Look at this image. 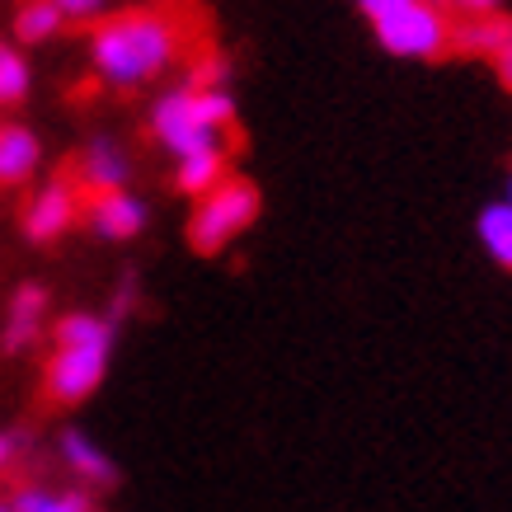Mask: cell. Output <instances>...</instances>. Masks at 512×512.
I'll return each instance as SVG.
<instances>
[{
  "instance_id": "6da1fadb",
  "label": "cell",
  "mask_w": 512,
  "mask_h": 512,
  "mask_svg": "<svg viewBox=\"0 0 512 512\" xmlns=\"http://www.w3.org/2000/svg\"><path fill=\"white\" fill-rule=\"evenodd\" d=\"M184 24L170 10H123L90 33V71L109 90H146L179 62Z\"/></svg>"
},
{
  "instance_id": "7a4b0ae2",
  "label": "cell",
  "mask_w": 512,
  "mask_h": 512,
  "mask_svg": "<svg viewBox=\"0 0 512 512\" xmlns=\"http://www.w3.org/2000/svg\"><path fill=\"white\" fill-rule=\"evenodd\" d=\"M113 343H118V329H113L109 315L94 311H71L52 325V353H47L43 367V395L62 409H76L104 386L113 362Z\"/></svg>"
},
{
  "instance_id": "3957f363",
  "label": "cell",
  "mask_w": 512,
  "mask_h": 512,
  "mask_svg": "<svg viewBox=\"0 0 512 512\" xmlns=\"http://www.w3.org/2000/svg\"><path fill=\"white\" fill-rule=\"evenodd\" d=\"M146 127L160 151H170V160L198 156V151H226L235 132V99L226 85L184 80L151 104Z\"/></svg>"
},
{
  "instance_id": "277c9868",
  "label": "cell",
  "mask_w": 512,
  "mask_h": 512,
  "mask_svg": "<svg viewBox=\"0 0 512 512\" xmlns=\"http://www.w3.org/2000/svg\"><path fill=\"white\" fill-rule=\"evenodd\" d=\"M259 221V188L240 179V174H226L212 193H202L193 202V217H188V245L198 254H221L231 249L240 235Z\"/></svg>"
},
{
  "instance_id": "5b68a950",
  "label": "cell",
  "mask_w": 512,
  "mask_h": 512,
  "mask_svg": "<svg viewBox=\"0 0 512 512\" xmlns=\"http://www.w3.org/2000/svg\"><path fill=\"white\" fill-rule=\"evenodd\" d=\"M372 24L381 47L395 52V57H437L451 43V19L428 0H409V5L372 19Z\"/></svg>"
},
{
  "instance_id": "8992f818",
  "label": "cell",
  "mask_w": 512,
  "mask_h": 512,
  "mask_svg": "<svg viewBox=\"0 0 512 512\" xmlns=\"http://www.w3.org/2000/svg\"><path fill=\"white\" fill-rule=\"evenodd\" d=\"M85 217V202H80L76 179H43L24 198V212H19V231L29 235L33 245H57L80 226Z\"/></svg>"
},
{
  "instance_id": "52a82bcc",
  "label": "cell",
  "mask_w": 512,
  "mask_h": 512,
  "mask_svg": "<svg viewBox=\"0 0 512 512\" xmlns=\"http://www.w3.org/2000/svg\"><path fill=\"white\" fill-rule=\"evenodd\" d=\"M47 315H52V296H47L43 282H19L10 301H5V325H0L5 357H29L43 343Z\"/></svg>"
},
{
  "instance_id": "ba28073f",
  "label": "cell",
  "mask_w": 512,
  "mask_h": 512,
  "mask_svg": "<svg viewBox=\"0 0 512 512\" xmlns=\"http://www.w3.org/2000/svg\"><path fill=\"white\" fill-rule=\"evenodd\" d=\"M85 226H90L99 240H109V245H127V240H137L146 231V202L132 193V188H118V193H99V198L85 202Z\"/></svg>"
},
{
  "instance_id": "9c48e42d",
  "label": "cell",
  "mask_w": 512,
  "mask_h": 512,
  "mask_svg": "<svg viewBox=\"0 0 512 512\" xmlns=\"http://www.w3.org/2000/svg\"><path fill=\"white\" fill-rule=\"evenodd\" d=\"M57 461L80 489H113L118 484V461H113L109 451L99 447L85 428H62L57 433Z\"/></svg>"
},
{
  "instance_id": "30bf717a",
  "label": "cell",
  "mask_w": 512,
  "mask_h": 512,
  "mask_svg": "<svg viewBox=\"0 0 512 512\" xmlns=\"http://www.w3.org/2000/svg\"><path fill=\"white\" fill-rule=\"evenodd\" d=\"M127 179H132V156H127L113 137H90L80 146V156H76V188L80 193H90V198L118 193V188H127Z\"/></svg>"
},
{
  "instance_id": "8fae6325",
  "label": "cell",
  "mask_w": 512,
  "mask_h": 512,
  "mask_svg": "<svg viewBox=\"0 0 512 512\" xmlns=\"http://www.w3.org/2000/svg\"><path fill=\"white\" fill-rule=\"evenodd\" d=\"M43 137L24 123H0V188H24L43 170Z\"/></svg>"
},
{
  "instance_id": "7c38bea8",
  "label": "cell",
  "mask_w": 512,
  "mask_h": 512,
  "mask_svg": "<svg viewBox=\"0 0 512 512\" xmlns=\"http://www.w3.org/2000/svg\"><path fill=\"white\" fill-rule=\"evenodd\" d=\"M456 47L480 52L484 62H494L498 80H503V85L512 90V19H498V15L470 19L466 29L456 33Z\"/></svg>"
},
{
  "instance_id": "4fadbf2b",
  "label": "cell",
  "mask_w": 512,
  "mask_h": 512,
  "mask_svg": "<svg viewBox=\"0 0 512 512\" xmlns=\"http://www.w3.org/2000/svg\"><path fill=\"white\" fill-rule=\"evenodd\" d=\"M10 508L15 512H94V494L80 484H43L24 480L10 489Z\"/></svg>"
},
{
  "instance_id": "5bb4252c",
  "label": "cell",
  "mask_w": 512,
  "mask_h": 512,
  "mask_svg": "<svg viewBox=\"0 0 512 512\" xmlns=\"http://www.w3.org/2000/svg\"><path fill=\"white\" fill-rule=\"evenodd\" d=\"M226 174H231L226 151H198V156L174 160V188H179V193H188L193 202H198L202 193H212Z\"/></svg>"
},
{
  "instance_id": "9a60e30c",
  "label": "cell",
  "mask_w": 512,
  "mask_h": 512,
  "mask_svg": "<svg viewBox=\"0 0 512 512\" xmlns=\"http://www.w3.org/2000/svg\"><path fill=\"white\" fill-rule=\"evenodd\" d=\"M29 94H33V66L24 57V47L0 38V113L29 104Z\"/></svg>"
},
{
  "instance_id": "2e32d148",
  "label": "cell",
  "mask_w": 512,
  "mask_h": 512,
  "mask_svg": "<svg viewBox=\"0 0 512 512\" xmlns=\"http://www.w3.org/2000/svg\"><path fill=\"white\" fill-rule=\"evenodd\" d=\"M66 19L52 10V0H24L15 10V43L19 47H43L62 33Z\"/></svg>"
},
{
  "instance_id": "e0dca14e",
  "label": "cell",
  "mask_w": 512,
  "mask_h": 512,
  "mask_svg": "<svg viewBox=\"0 0 512 512\" xmlns=\"http://www.w3.org/2000/svg\"><path fill=\"white\" fill-rule=\"evenodd\" d=\"M480 245L489 249V259L503 268H512V207L494 202L480 212Z\"/></svg>"
},
{
  "instance_id": "ac0fdd59",
  "label": "cell",
  "mask_w": 512,
  "mask_h": 512,
  "mask_svg": "<svg viewBox=\"0 0 512 512\" xmlns=\"http://www.w3.org/2000/svg\"><path fill=\"white\" fill-rule=\"evenodd\" d=\"M52 10L66 19V24H90L109 10V0H52Z\"/></svg>"
},
{
  "instance_id": "d6986e66",
  "label": "cell",
  "mask_w": 512,
  "mask_h": 512,
  "mask_svg": "<svg viewBox=\"0 0 512 512\" xmlns=\"http://www.w3.org/2000/svg\"><path fill=\"white\" fill-rule=\"evenodd\" d=\"M19 451H24L19 433H5V428H0V475H10V466L19 461Z\"/></svg>"
},
{
  "instance_id": "ffe728a7",
  "label": "cell",
  "mask_w": 512,
  "mask_h": 512,
  "mask_svg": "<svg viewBox=\"0 0 512 512\" xmlns=\"http://www.w3.org/2000/svg\"><path fill=\"white\" fill-rule=\"evenodd\" d=\"M451 5H456V10H466L470 19H480V15H494L498 0H451Z\"/></svg>"
},
{
  "instance_id": "44dd1931",
  "label": "cell",
  "mask_w": 512,
  "mask_h": 512,
  "mask_svg": "<svg viewBox=\"0 0 512 512\" xmlns=\"http://www.w3.org/2000/svg\"><path fill=\"white\" fill-rule=\"evenodd\" d=\"M357 5H362V10H367L372 19H381V15H390V10H400V5H409V0H357Z\"/></svg>"
},
{
  "instance_id": "7402d4cb",
  "label": "cell",
  "mask_w": 512,
  "mask_h": 512,
  "mask_svg": "<svg viewBox=\"0 0 512 512\" xmlns=\"http://www.w3.org/2000/svg\"><path fill=\"white\" fill-rule=\"evenodd\" d=\"M0 512H15V508H10V498H0Z\"/></svg>"
},
{
  "instance_id": "603a6c76",
  "label": "cell",
  "mask_w": 512,
  "mask_h": 512,
  "mask_svg": "<svg viewBox=\"0 0 512 512\" xmlns=\"http://www.w3.org/2000/svg\"><path fill=\"white\" fill-rule=\"evenodd\" d=\"M503 202H508V207H512V179H508V198H503Z\"/></svg>"
}]
</instances>
